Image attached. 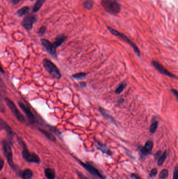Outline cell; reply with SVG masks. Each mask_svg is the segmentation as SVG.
Returning a JSON list of instances; mask_svg holds the SVG:
<instances>
[{
  "instance_id": "ba28073f",
  "label": "cell",
  "mask_w": 178,
  "mask_h": 179,
  "mask_svg": "<svg viewBox=\"0 0 178 179\" xmlns=\"http://www.w3.org/2000/svg\"><path fill=\"white\" fill-rule=\"evenodd\" d=\"M79 164L81 165L84 168H85L86 170L88 171L92 175H94L95 177L98 178L100 179H106V177L102 175L97 169L95 168L94 167L90 165L89 164H85L83 162L79 161Z\"/></svg>"
},
{
  "instance_id": "7402d4cb",
  "label": "cell",
  "mask_w": 178,
  "mask_h": 179,
  "mask_svg": "<svg viewBox=\"0 0 178 179\" xmlns=\"http://www.w3.org/2000/svg\"><path fill=\"white\" fill-rule=\"evenodd\" d=\"M158 121H157L156 120H154V121L152 122L151 126L150 127V133L152 134H154L156 132V130L157 129V127H158Z\"/></svg>"
},
{
  "instance_id": "52a82bcc",
  "label": "cell",
  "mask_w": 178,
  "mask_h": 179,
  "mask_svg": "<svg viewBox=\"0 0 178 179\" xmlns=\"http://www.w3.org/2000/svg\"><path fill=\"white\" fill-rule=\"evenodd\" d=\"M37 22V18L33 15H27L23 18L21 25L27 31L33 28V25Z\"/></svg>"
},
{
  "instance_id": "44dd1931",
  "label": "cell",
  "mask_w": 178,
  "mask_h": 179,
  "mask_svg": "<svg viewBox=\"0 0 178 179\" xmlns=\"http://www.w3.org/2000/svg\"><path fill=\"white\" fill-rule=\"evenodd\" d=\"M99 111H100V112L102 114V116H104V117H105V118H107V119H111V120H112V121H113V122H115L113 118H112V116H111V115H109V114H108V112H107V111H106V110H105V109L101 108V107H100V108H99Z\"/></svg>"
},
{
  "instance_id": "cb8c5ba5",
  "label": "cell",
  "mask_w": 178,
  "mask_h": 179,
  "mask_svg": "<svg viewBox=\"0 0 178 179\" xmlns=\"http://www.w3.org/2000/svg\"><path fill=\"white\" fill-rule=\"evenodd\" d=\"M167 151H165L164 153H163V155L161 156V157L159 158V159L158 161V165L159 166H161V165H163V164L164 163V162H165V160L166 159V158H167Z\"/></svg>"
},
{
  "instance_id": "4dcf8cb0",
  "label": "cell",
  "mask_w": 178,
  "mask_h": 179,
  "mask_svg": "<svg viewBox=\"0 0 178 179\" xmlns=\"http://www.w3.org/2000/svg\"><path fill=\"white\" fill-rule=\"evenodd\" d=\"M77 174L81 179H88L87 177H85L83 174H82L81 172H80L79 171H77Z\"/></svg>"
},
{
  "instance_id": "277c9868",
  "label": "cell",
  "mask_w": 178,
  "mask_h": 179,
  "mask_svg": "<svg viewBox=\"0 0 178 179\" xmlns=\"http://www.w3.org/2000/svg\"><path fill=\"white\" fill-rule=\"evenodd\" d=\"M43 65L46 71L50 74L53 77L59 79L61 77V75L58 69L57 66L51 62L50 60L47 59H44L43 60Z\"/></svg>"
},
{
  "instance_id": "836d02e7",
  "label": "cell",
  "mask_w": 178,
  "mask_h": 179,
  "mask_svg": "<svg viewBox=\"0 0 178 179\" xmlns=\"http://www.w3.org/2000/svg\"><path fill=\"white\" fill-rule=\"evenodd\" d=\"M171 92L172 93H174V95L176 96V97H177V99H178V91L177 90L175 89H172Z\"/></svg>"
},
{
  "instance_id": "6da1fadb",
  "label": "cell",
  "mask_w": 178,
  "mask_h": 179,
  "mask_svg": "<svg viewBox=\"0 0 178 179\" xmlns=\"http://www.w3.org/2000/svg\"><path fill=\"white\" fill-rule=\"evenodd\" d=\"M101 6L108 13L116 15L121 11V5L117 0H101Z\"/></svg>"
},
{
  "instance_id": "e575fe53",
  "label": "cell",
  "mask_w": 178,
  "mask_h": 179,
  "mask_svg": "<svg viewBox=\"0 0 178 179\" xmlns=\"http://www.w3.org/2000/svg\"><path fill=\"white\" fill-rule=\"evenodd\" d=\"M21 1H22V0H12V4L14 5L17 4L18 3H20Z\"/></svg>"
},
{
  "instance_id": "9a60e30c",
  "label": "cell",
  "mask_w": 178,
  "mask_h": 179,
  "mask_svg": "<svg viewBox=\"0 0 178 179\" xmlns=\"http://www.w3.org/2000/svg\"><path fill=\"white\" fill-rule=\"evenodd\" d=\"M45 175L48 179H55V172L51 168H46L45 170Z\"/></svg>"
},
{
  "instance_id": "ffe728a7",
  "label": "cell",
  "mask_w": 178,
  "mask_h": 179,
  "mask_svg": "<svg viewBox=\"0 0 178 179\" xmlns=\"http://www.w3.org/2000/svg\"><path fill=\"white\" fill-rule=\"evenodd\" d=\"M39 131L41 132L44 135H45L48 139L52 141H55V138L51 133L49 132L48 131H46L43 129H39Z\"/></svg>"
},
{
  "instance_id": "8d00e7d4",
  "label": "cell",
  "mask_w": 178,
  "mask_h": 179,
  "mask_svg": "<svg viewBox=\"0 0 178 179\" xmlns=\"http://www.w3.org/2000/svg\"><path fill=\"white\" fill-rule=\"evenodd\" d=\"M86 83L85 82H82V83H80V86L82 87V88H83V87H85V86H86Z\"/></svg>"
},
{
  "instance_id": "4316f807",
  "label": "cell",
  "mask_w": 178,
  "mask_h": 179,
  "mask_svg": "<svg viewBox=\"0 0 178 179\" xmlns=\"http://www.w3.org/2000/svg\"><path fill=\"white\" fill-rule=\"evenodd\" d=\"M87 74L85 73H76L72 75V77L76 79H82L86 77Z\"/></svg>"
},
{
  "instance_id": "8992f818",
  "label": "cell",
  "mask_w": 178,
  "mask_h": 179,
  "mask_svg": "<svg viewBox=\"0 0 178 179\" xmlns=\"http://www.w3.org/2000/svg\"><path fill=\"white\" fill-rule=\"evenodd\" d=\"M2 146L3 152L4 153L5 156L7 158L8 163L12 168H14V164L13 159V153L11 146L6 141L3 142Z\"/></svg>"
},
{
  "instance_id": "9c48e42d",
  "label": "cell",
  "mask_w": 178,
  "mask_h": 179,
  "mask_svg": "<svg viewBox=\"0 0 178 179\" xmlns=\"http://www.w3.org/2000/svg\"><path fill=\"white\" fill-rule=\"evenodd\" d=\"M41 44L46 49V50L54 58H57V50L56 47L54 45L53 43L49 41L48 40L46 39H42L41 40Z\"/></svg>"
},
{
  "instance_id": "8fae6325",
  "label": "cell",
  "mask_w": 178,
  "mask_h": 179,
  "mask_svg": "<svg viewBox=\"0 0 178 179\" xmlns=\"http://www.w3.org/2000/svg\"><path fill=\"white\" fill-rule=\"evenodd\" d=\"M18 105L20 106V107L22 108L23 112L25 113L27 117H28L29 120L32 123L35 122V117L33 113L31 112L30 108L28 106H27L25 104H24L23 102H18Z\"/></svg>"
},
{
  "instance_id": "7a4b0ae2",
  "label": "cell",
  "mask_w": 178,
  "mask_h": 179,
  "mask_svg": "<svg viewBox=\"0 0 178 179\" xmlns=\"http://www.w3.org/2000/svg\"><path fill=\"white\" fill-rule=\"evenodd\" d=\"M107 29L109 30V31H110L111 34H112V35L120 38L121 39L124 40L125 42L128 43L134 49V51H135V53L137 54V55L139 57L141 56V53H140V51L139 50V48L137 47L136 45L134 44V42H133L128 38V37H127L124 34H123L121 32H119L117 30L111 27L108 26L107 27Z\"/></svg>"
},
{
  "instance_id": "484cf974",
  "label": "cell",
  "mask_w": 178,
  "mask_h": 179,
  "mask_svg": "<svg viewBox=\"0 0 178 179\" xmlns=\"http://www.w3.org/2000/svg\"><path fill=\"white\" fill-rule=\"evenodd\" d=\"M168 175V171L167 169H163L159 174V178L161 179H165Z\"/></svg>"
},
{
  "instance_id": "ac0fdd59",
  "label": "cell",
  "mask_w": 178,
  "mask_h": 179,
  "mask_svg": "<svg viewBox=\"0 0 178 179\" xmlns=\"http://www.w3.org/2000/svg\"><path fill=\"white\" fill-rule=\"evenodd\" d=\"M45 1L46 0H37L33 9V13H36L38 11H39L42 6L44 4Z\"/></svg>"
},
{
  "instance_id": "74e56055",
  "label": "cell",
  "mask_w": 178,
  "mask_h": 179,
  "mask_svg": "<svg viewBox=\"0 0 178 179\" xmlns=\"http://www.w3.org/2000/svg\"><path fill=\"white\" fill-rule=\"evenodd\" d=\"M0 72H1V73H3L4 72V70H3V67L1 66V64H0Z\"/></svg>"
},
{
  "instance_id": "f546056e",
  "label": "cell",
  "mask_w": 178,
  "mask_h": 179,
  "mask_svg": "<svg viewBox=\"0 0 178 179\" xmlns=\"http://www.w3.org/2000/svg\"><path fill=\"white\" fill-rule=\"evenodd\" d=\"M178 167L177 166H176L174 169L173 179H178Z\"/></svg>"
},
{
  "instance_id": "d4e9b609",
  "label": "cell",
  "mask_w": 178,
  "mask_h": 179,
  "mask_svg": "<svg viewBox=\"0 0 178 179\" xmlns=\"http://www.w3.org/2000/svg\"><path fill=\"white\" fill-rule=\"evenodd\" d=\"M126 86V84L125 83H122L117 88L116 90L115 91V92L117 94H120L124 90Z\"/></svg>"
},
{
  "instance_id": "d6986e66",
  "label": "cell",
  "mask_w": 178,
  "mask_h": 179,
  "mask_svg": "<svg viewBox=\"0 0 178 179\" xmlns=\"http://www.w3.org/2000/svg\"><path fill=\"white\" fill-rule=\"evenodd\" d=\"M33 176V171L28 169L25 170L22 173V178L23 179H31Z\"/></svg>"
},
{
  "instance_id": "4fadbf2b",
  "label": "cell",
  "mask_w": 178,
  "mask_h": 179,
  "mask_svg": "<svg viewBox=\"0 0 178 179\" xmlns=\"http://www.w3.org/2000/svg\"><path fill=\"white\" fill-rule=\"evenodd\" d=\"M66 37L64 35L58 36L55 38V41L53 44L55 46V47L57 48L58 47L60 46L66 40Z\"/></svg>"
},
{
  "instance_id": "5bb4252c",
  "label": "cell",
  "mask_w": 178,
  "mask_h": 179,
  "mask_svg": "<svg viewBox=\"0 0 178 179\" xmlns=\"http://www.w3.org/2000/svg\"><path fill=\"white\" fill-rule=\"evenodd\" d=\"M0 126H1L2 128L7 131V133H8L9 135H13V132L12 131V128L10 127V126H9V125L7 124L6 122H4L3 119L1 118H0Z\"/></svg>"
},
{
  "instance_id": "603a6c76",
  "label": "cell",
  "mask_w": 178,
  "mask_h": 179,
  "mask_svg": "<svg viewBox=\"0 0 178 179\" xmlns=\"http://www.w3.org/2000/svg\"><path fill=\"white\" fill-rule=\"evenodd\" d=\"M94 5L93 0H86L84 3V7L87 9H90Z\"/></svg>"
},
{
  "instance_id": "7c38bea8",
  "label": "cell",
  "mask_w": 178,
  "mask_h": 179,
  "mask_svg": "<svg viewBox=\"0 0 178 179\" xmlns=\"http://www.w3.org/2000/svg\"><path fill=\"white\" fill-rule=\"evenodd\" d=\"M153 147V142L152 141L148 140L146 142L144 147H139V151L142 156H146L152 151Z\"/></svg>"
},
{
  "instance_id": "d590c367",
  "label": "cell",
  "mask_w": 178,
  "mask_h": 179,
  "mask_svg": "<svg viewBox=\"0 0 178 179\" xmlns=\"http://www.w3.org/2000/svg\"><path fill=\"white\" fill-rule=\"evenodd\" d=\"M131 177L132 178V179H141L137 175L134 174V173H133V174L131 175Z\"/></svg>"
},
{
  "instance_id": "3957f363",
  "label": "cell",
  "mask_w": 178,
  "mask_h": 179,
  "mask_svg": "<svg viewBox=\"0 0 178 179\" xmlns=\"http://www.w3.org/2000/svg\"><path fill=\"white\" fill-rule=\"evenodd\" d=\"M20 142L21 146H22V156L24 159L28 162H33L36 164H39L40 162V159L39 156L34 153L29 152L27 150L26 147L24 142H23L21 139H20Z\"/></svg>"
},
{
  "instance_id": "d6a6232c",
  "label": "cell",
  "mask_w": 178,
  "mask_h": 179,
  "mask_svg": "<svg viewBox=\"0 0 178 179\" xmlns=\"http://www.w3.org/2000/svg\"><path fill=\"white\" fill-rule=\"evenodd\" d=\"M4 161L2 159H0V171H1V170L2 169L3 167H4Z\"/></svg>"
},
{
  "instance_id": "83f0119b",
  "label": "cell",
  "mask_w": 178,
  "mask_h": 179,
  "mask_svg": "<svg viewBox=\"0 0 178 179\" xmlns=\"http://www.w3.org/2000/svg\"><path fill=\"white\" fill-rule=\"evenodd\" d=\"M46 27L45 26H43L40 28L39 30L38 31V34L40 35H42L44 34V33L46 31Z\"/></svg>"
},
{
  "instance_id": "e0dca14e",
  "label": "cell",
  "mask_w": 178,
  "mask_h": 179,
  "mask_svg": "<svg viewBox=\"0 0 178 179\" xmlns=\"http://www.w3.org/2000/svg\"><path fill=\"white\" fill-rule=\"evenodd\" d=\"M30 9L28 7H24L20 9L17 12V14L19 17H23V16L26 15L28 14Z\"/></svg>"
},
{
  "instance_id": "2e32d148",
  "label": "cell",
  "mask_w": 178,
  "mask_h": 179,
  "mask_svg": "<svg viewBox=\"0 0 178 179\" xmlns=\"http://www.w3.org/2000/svg\"><path fill=\"white\" fill-rule=\"evenodd\" d=\"M96 142V145H97V148H98L100 151H101L102 153H106L107 155H111V151H110L109 149H108V148L106 146L100 144L98 142Z\"/></svg>"
},
{
  "instance_id": "1f68e13d",
  "label": "cell",
  "mask_w": 178,
  "mask_h": 179,
  "mask_svg": "<svg viewBox=\"0 0 178 179\" xmlns=\"http://www.w3.org/2000/svg\"><path fill=\"white\" fill-rule=\"evenodd\" d=\"M161 151H159L156 153V154L155 155V158L156 160H157V159H158L159 157L161 156Z\"/></svg>"
},
{
  "instance_id": "30bf717a",
  "label": "cell",
  "mask_w": 178,
  "mask_h": 179,
  "mask_svg": "<svg viewBox=\"0 0 178 179\" xmlns=\"http://www.w3.org/2000/svg\"><path fill=\"white\" fill-rule=\"evenodd\" d=\"M152 64L161 74L164 75H167V76L169 77L177 78V77H176V75H174L172 73L170 72L169 71H168L167 69H166L159 62H157L156 61H152Z\"/></svg>"
},
{
  "instance_id": "f1b7e54d",
  "label": "cell",
  "mask_w": 178,
  "mask_h": 179,
  "mask_svg": "<svg viewBox=\"0 0 178 179\" xmlns=\"http://www.w3.org/2000/svg\"><path fill=\"white\" fill-rule=\"evenodd\" d=\"M157 172H158V171H157V169H156V168H154V169H153L152 170H151V171L150 172V177H155L156 175H157Z\"/></svg>"
},
{
  "instance_id": "5b68a950",
  "label": "cell",
  "mask_w": 178,
  "mask_h": 179,
  "mask_svg": "<svg viewBox=\"0 0 178 179\" xmlns=\"http://www.w3.org/2000/svg\"><path fill=\"white\" fill-rule=\"evenodd\" d=\"M5 102L7 104V105L9 106V108L11 110L12 113H13L14 115L15 116L17 119L22 123L25 122V118L24 116L22 115V114L20 112L19 110H18L15 104L14 103V102L11 101V99H9V98H5Z\"/></svg>"
}]
</instances>
